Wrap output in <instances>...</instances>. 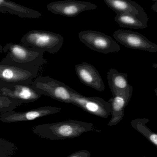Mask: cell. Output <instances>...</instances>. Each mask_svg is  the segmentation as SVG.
I'll use <instances>...</instances> for the list:
<instances>
[{
	"instance_id": "obj_1",
	"label": "cell",
	"mask_w": 157,
	"mask_h": 157,
	"mask_svg": "<svg viewBox=\"0 0 157 157\" xmlns=\"http://www.w3.org/2000/svg\"><path fill=\"white\" fill-rule=\"evenodd\" d=\"M31 130L40 138L52 141L73 139L89 131L101 132L93 123L72 120L39 124Z\"/></svg>"
},
{
	"instance_id": "obj_2",
	"label": "cell",
	"mask_w": 157,
	"mask_h": 157,
	"mask_svg": "<svg viewBox=\"0 0 157 157\" xmlns=\"http://www.w3.org/2000/svg\"><path fill=\"white\" fill-rule=\"evenodd\" d=\"M40 68L21 65L8 54L0 62V83L31 84L37 76Z\"/></svg>"
},
{
	"instance_id": "obj_3",
	"label": "cell",
	"mask_w": 157,
	"mask_h": 157,
	"mask_svg": "<svg viewBox=\"0 0 157 157\" xmlns=\"http://www.w3.org/2000/svg\"><path fill=\"white\" fill-rule=\"evenodd\" d=\"M64 38L60 34L51 31L32 30L26 33L21 42L26 47L41 52L57 53L61 49Z\"/></svg>"
},
{
	"instance_id": "obj_4",
	"label": "cell",
	"mask_w": 157,
	"mask_h": 157,
	"mask_svg": "<svg viewBox=\"0 0 157 157\" xmlns=\"http://www.w3.org/2000/svg\"><path fill=\"white\" fill-rule=\"evenodd\" d=\"M39 94L63 103L70 104L75 90L64 83L48 76L37 77L31 84Z\"/></svg>"
},
{
	"instance_id": "obj_5",
	"label": "cell",
	"mask_w": 157,
	"mask_h": 157,
	"mask_svg": "<svg viewBox=\"0 0 157 157\" xmlns=\"http://www.w3.org/2000/svg\"><path fill=\"white\" fill-rule=\"evenodd\" d=\"M2 52L21 65L40 68L46 62L43 58L44 53L32 49L22 43H7L3 47Z\"/></svg>"
},
{
	"instance_id": "obj_6",
	"label": "cell",
	"mask_w": 157,
	"mask_h": 157,
	"mask_svg": "<svg viewBox=\"0 0 157 157\" xmlns=\"http://www.w3.org/2000/svg\"><path fill=\"white\" fill-rule=\"evenodd\" d=\"M78 38L82 43L92 50L107 54L116 53L121 48L111 36L92 30H83L78 33Z\"/></svg>"
},
{
	"instance_id": "obj_7",
	"label": "cell",
	"mask_w": 157,
	"mask_h": 157,
	"mask_svg": "<svg viewBox=\"0 0 157 157\" xmlns=\"http://www.w3.org/2000/svg\"><path fill=\"white\" fill-rule=\"evenodd\" d=\"M70 104L75 105L92 115L107 119L111 114V105L98 97H87L77 91L73 93Z\"/></svg>"
},
{
	"instance_id": "obj_8",
	"label": "cell",
	"mask_w": 157,
	"mask_h": 157,
	"mask_svg": "<svg viewBox=\"0 0 157 157\" xmlns=\"http://www.w3.org/2000/svg\"><path fill=\"white\" fill-rule=\"evenodd\" d=\"M0 94L20 105L34 102L41 97L31 84H7L0 83Z\"/></svg>"
},
{
	"instance_id": "obj_9",
	"label": "cell",
	"mask_w": 157,
	"mask_h": 157,
	"mask_svg": "<svg viewBox=\"0 0 157 157\" xmlns=\"http://www.w3.org/2000/svg\"><path fill=\"white\" fill-rule=\"evenodd\" d=\"M115 40L125 47L152 53L157 52V45L141 33L119 29L113 34Z\"/></svg>"
},
{
	"instance_id": "obj_10",
	"label": "cell",
	"mask_w": 157,
	"mask_h": 157,
	"mask_svg": "<svg viewBox=\"0 0 157 157\" xmlns=\"http://www.w3.org/2000/svg\"><path fill=\"white\" fill-rule=\"evenodd\" d=\"M97 5L85 1L64 0L50 3L47 5L49 11L67 17H74L85 11L97 9Z\"/></svg>"
},
{
	"instance_id": "obj_11",
	"label": "cell",
	"mask_w": 157,
	"mask_h": 157,
	"mask_svg": "<svg viewBox=\"0 0 157 157\" xmlns=\"http://www.w3.org/2000/svg\"><path fill=\"white\" fill-rule=\"evenodd\" d=\"M62 110V108L45 106L23 112L12 111L0 114V121L5 123L29 121L59 113Z\"/></svg>"
},
{
	"instance_id": "obj_12",
	"label": "cell",
	"mask_w": 157,
	"mask_h": 157,
	"mask_svg": "<svg viewBox=\"0 0 157 157\" xmlns=\"http://www.w3.org/2000/svg\"><path fill=\"white\" fill-rule=\"evenodd\" d=\"M76 75L82 84L101 92L105 90V86L98 71L93 65L83 62L75 65Z\"/></svg>"
},
{
	"instance_id": "obj_13",
	"label": "cell",
	"mask_w": 157,
	"mask_h": 157,
	"mask_svg": "<svg viewBox=\"0 0 157 157\" xmlns=\"http://www.w3.org/2000/svg\"><path fill=\"white\" fill-rule=\"evenodd\" d=\"M133 90V87L130 85L126 90L118 93L110 99L109 101L111 105L112 117L108 126L117 125L123 120L124 109L131 100Z\"/></svg>"
},
{
	"instance_id": "obj_14",
	"label": "cell",
	"mask_w": 157,
	"mask_h": 157,
	"mask_svg": "<svg viewBox=\"0 0 157 157\" xmlns=\"http://www.w3.org/2000/svg\"><path fill=\"white\" fill-rule=\"evenodd\" d=\"M107 6L117 14H128L147 22L149 18L144 9L139 4L131 0H104Z\"/></svg>"
},
{
	"instance_id": "obj_15",
	"label": "cell",
	"mask_w": 157,
	"mask_h": 157,
	"mask_svg": "<svg viewBox=\"0 0 157 157\" xmlns=\"http://www.w3.org/2000/svg\"><path fill=\"white\" fill-rule=\"evenodd\" d=\"M0 13H9L22 18H37L42 15L38 11L8 0H0Z\"/></svg>"
},
{
	"instance_id": "obj_16",
	"label": "cell",
	"mask_w": 157,
	"mask_h": 157,
	"mask_svg": "<svg viewBox=\"0 0 157 157\" xmlns=\"http://www.w3.org/2000/svg\"><path fill=\"white\" fill-rule=\"evenodd\" d=\"M126 73H120L112 68L108 72L107 79L113 96L122 91L126 90L130 84L127 79Z\"/></svg>"
},
{
	"instance_id": "obj_17",
	"label": "cell",
	"mask_w": 157,
	"mask_h": 157,
	"mask_svg": "<svg viewBox=\"0 0 157 157\" xmlns=\"http://www.w3.org/2000/svg\"><path fill=\"white\" fill-rule=\"evenodd\" d=\"M114 20L121 27L143 29L148 26L147 22L131 15L117 14Z\"/></svg>"
},
{
	"instance_id": "obj_18",
	"label": "cell",
	"mask_w": 157,
	"mask_h": 157,
	"mask_svg": "<svg viewBox=\"0 0 157 157\" xmlns=\"http://www.w3.org/2000/svg\"><path fill=\"white\" fill-rule=\"evenodd\" d=\"M148 121L145 119H136L131 122V126L157 148V133L153 132L146 126V123Z\"/></svg>"
},
{
	"instance_id": "obj_19",
	"label": "cell",
	"mask_w": 157,
	"mask_h": 157,
	"mask_svg": "<svg viewBox=\"0 0 157 157\" xmlns=\"http://www.w3.org/2000/svg\"><path fill=\"white\" fill-rule=\"evenodd\" d=\"M17 150L14 143L0 137V157H13Z\"/></svg>"
},
{
	"instance_id": "obj_20",
	"label": "cell",
	"mask_w": 157,
	"mask_h": 157,
	"mask_svg": "<svg viewBox=\"0 0 157 157\" xmlns=\"http://www.w3.org/2000/svg\"><path fill=\"white\" fill-rule=\"evenodd\" d=\"M20 104L12 101L7 98L2 96L0 94V114L14 111Z\"/></svg>"
},
{
	"instance_id": "obj_21",
	"label": "cell",
	"mask_w": 157,
	"mask_h": 157,
	"mask_svg": "<svg viewBox=\"0 0 157 157\" xmlns=\"http://www.w3.org/2000/svg\"><path fill=\"white\" fill-rule=\"evenodd\" d=\"M91 154L86 150H81L75 152L67 157H90Z\"/></svg>"
},
{
	"instance_id": "obj_22",
	"label": "cell",
	"mask_w": 157,
	"mask_h": 157,
	"mask_svg": "<svg viewBox=\"0 0 157 157\" xmlns=\"http://www.w3.org/2000/svg\"><path fill=\"white\" fill-rule=\"evenodd\" d=\"M151 9L157 13V1H155V3L152 5Z\"/></svg>"
},
{
	"instance_id": "obj_23",
	"label": "cell",
	"mask_w": 157,
	"mask_h": 157,
	"mask_svg": "<svg viewBox=\"0 0 157 157\" xmlns=\"http://www.w3.org/2000/svg\"><path fill=\"white\" fill-rule=\"evenodd\" d=\"M153 67L154 68H156L157 69V63H154L153 65Z\"/></svg>"
},
{
	"instance_id": "obj_24",
	"label": "cell",
	"mask_w": 157,
	"mask_h": 157,
	"mask_svg": "<svg viewBox=\"0 0 157 157\" xmlns=\"http://www.w3.org/2000/svg\"><path fill=\"white\" fill-rule=\"evenodd\" d=\"M3 48V46H2V45H1V44H0V53H1V52H2Z\"/></svg>"
},
{
	"instance_id": "obj_25",
	"label": "cell",
	"mask_w": 157,
	"mask_h": 157,
	"mask_svg": "<svg viewBox=\"0 0 157 157\" xmlns=\"http://www.w3.org/2000/svg\"><path fill=\"white\" fill-rule=\"evenodd\" d=\"M155 93L156 96L157 97V88H155Z\"/></svg>"
},
{
	"instance_id": "obj_26",
	"label": "cell",
	"mask_w": 157,
	"mask_h": 157,
	"mask_svg": "<svg viewBox=\"0 0 157 157\" xmlns=\"http://www.w3.org/2000/svg\"></svg>"
},
{
	"instance_id": "obj_27",
	"label": "cell",
	"mask_w": 157,
	"mask_h": 157,
	"mask_svg": "<svg viewBox=\"0 0 157 157\" xmlns=\"http://www.w3.org/2000/svg\"><path fill=\"white\" fill-rule=\"evenodd\" d=\"M156 45H157V44H156Z\"/></svg>"
}]
</instances>
